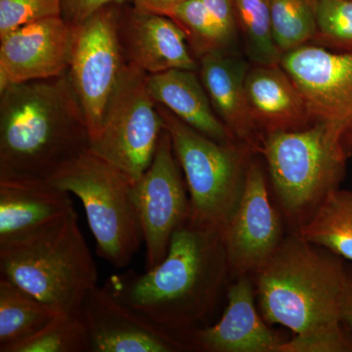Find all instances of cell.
<instances>
[{"instance_id": "4dcf8cb0", "label": "cell", "mask_w": 352, "mask_h": 352, "mask_svg": "<svg viewBox=\"0 0 352 352\" xmlns=\"http://www.w3.org/2000/svg\"><path fill=\"white\" fill-rule=\"evenodd\" d=\"M210 12L212 14L220 29L233 44L237 39L239 27L236 17L233 0H203Z\"/></svg>"}, {"instance_id": "7c38bea8", "label": "cell", "mask_w": 352, "mask_h": 352, "mask_svg": "<svg viewBox=\"0 0 352 352\" xmlns=\"http://www.w3.org/2000/svg\"><path fill=\"white\" fill-rule=\"evenodd\" d=\"M267 184L263 166L252 157L239 205L221 233L229 271L235 276L254 274L285 238Z\"/></svg>"}, {"instance_id": "8fae6325", "label": "cell", "mask_w": 352, "mask_h": 352, "mask_svg": "<svg viewBox=\"0 0 352 352\" xmlns=\"http://www.w3.org/2000/svg\"><path fill=\"white\" fill-rule=\"evenodd\" d=\"M280 65L302 95L312 122L337 127L347 152L352 136V52L305 44L284 53Z\"/></svg>"}, {"instance_id": "3957f363", "label": "cell", "mask_w": 352, "mask_h": 352, "mask_svg": "<svg viewBox=\"0 0 352 352\" xmlns=\"http://www.w3.org/2000/svg\"><path fill=\"white\" fill-rule=\"evenodd\" d=\"M344 261L296 231L285 236L254 274L264 320L284 326L294 335L342 323Z\"/></svg>"}, {"instance_id": "d6a6232c", "label": "cell", "mask_w": 352, "mask_h": 352, "mask_svg": "<svg viewBox=\"0 0 352 352\" xmlns=\"http://www.w3.org/2000/svg\"><path fill=\"white\" fill-rule=\"evenodd\" d=\"M342 319L344 324L351 329L352 333V266H347L346 268V278L342 300Z\"/></svg>"}, {"instance_id": "d6986e66", "label": "cell", "mask_w": 352, "mask_h": 352, "mask_svg": "<svg viewBox=\"0 0 352 352\" xmlns=\"http://www.w3.org/2000/svg\"><path fill=\"white\" fill-rule=\"evenodd\" d=\"M245 87L250 113L263 138L314 124L302 95L281 65H252Z\"/></svg>"}, {"instance_id": "277c9868", "label": "cell", "mask_w": 352, "mask_h": 352, "mask_svg": "<svg viewBox=\"0 0 352 352\" xmlns=\"http://www.w3.org/2000/svg\"><path fill=\"white\" fill-rule=\"evenodd\" d=\"M0 277L59 314H80L98 271L76 210L31 237L0 244Z\"/></svg>"}, {"instance_id": "f1b7e54d", "label": "cell", "mask_w": 352, "mask_h": 352, "mask_svg": "<svg viewBox=\"0 0 352 352\" xmlns=\"http://www.w3.org/2000/svg\"><path fill=\"white\" fill-rule=\"evenodd\" d=\"M61 16L60 0H0V36L20 25Z\"/></svg>"}, {"instance_id": "5b68a950", "label": "cell", "mask_w": 352, "mask_h": 352, "mask_svg": "<svg viewBox=\"0 0 352 352\" xmlns=\"http://www.w3.org/2000/svg\"><path fill=\"white\" fill-rule=\"evenodd\" d=\"M261 153L280 207L298 227L339 188L349 156L342 132L322 122L265 134Z\"/></svg>"}, {"instance_id": "8992f818", "label": "cell", "mask_w": 352, "mask_h": 352, "mask_svg": "<svg viewBox=\"0 0 352 352\" xmlns=\"http://www.w3.org/2000/svg\"><path fill=\"white\" fill-rule=\"evenodd\" d=\"M157 108L170 134L190 199V219L223 232L244 191L256 151L234 140L219 142L185 124L168 109Z\"/></svg>"}, {"instance_id": "836d02e7", "label": "cell", "mask_w": 352, "mask_h": 352, "mask_svg": "<svg viewBox=\"0 0 352 352\" xmlns=\"http://www.w3.org/2000/svg\"><path fill=\"white\" fill-rule=\"evenodd\" d=\"M351 151H352V136L351 140H349V145H347V152H349V154Z\"/></svg>"}, {"instance_id": "ba28073f", "label": "cell", "mask_w": 352, "mask_h": 352, "mask_svg": "<svg viewBox=\"0 0 352 352\" xmlns=\"http://www.w3.org/2000/svg\"><path fill=\"white\" fill-rule=\"evenodd\" d=\"M147 74L126 64L90 149L134 182L154 159L164 122L147 87Z\"/></svg>"}, {"instance_id": "cb8c5ba5", "label": "cell", "mask_w": 352, "mask_h": 352, "mask_svg": "<svg viewBox=\"0 0 352 352\" xmlns=\"http://www.w3.org/2000/svg\"><path fill=\"white\" fill-rule=\"evenodd\" d=\"M168 17L186 34L190 50L197 60L219 50H233L229 41L203 0H186L173 9Z\"/></svg>"}, {"instance_id": "f546056e", "label": "cell", "mask_w": 352, "mask_h": 352, "mask_svg": "<svg viewBox=\"0 0 352 352\" xmlns=\"http://www.w3.org/2000/svg\"><path fill=\"white\" fill-rule=\"evenodd\" d=\"M61 17L68 24L76 25L85 22L103 7L110 4L131 3V0H60Z\"/></svg>"}, {"instance_id": "1f68e13d", "label": "cell", "mask_w": 352, "mask_h": 352, "mask_svg": "<svg viewBox=\"0 0 352 352\" xmlns=\"http://www.w3.org/2000/svg\"><path fill=\"white\" fill-rule=\"evenodd\" d=\"M184 1L186 0H131V3L140 10L168 16Z\"/></svg>"}, {"instance_id": "4fadbf2b", "label": "cell", "mask_w": 352, "mask_h": 352, "mask_svg": "<svg viewBox=\"0 0 352 352\" xmlns=\"http://www.w3.org/2000/svg\"><path fill=\"white\" fill-rule=\"evenodd\" d=\"M80 315L87 329L90 352H178L187 351L182 336L157 325L129 307L105 287H95Z\"/></svg>"}, {"instance_id": "9a60e30c", "label": "cell", "mask_w": 352, "mask_h": 352, "mask_svg": "<svg viewBox=\"0 0 352 352\" xmlns=\"http://www.w3.org/2000/svg\"><path fill=\"white\" fill-rule=\"evenodd\" d=\"M119 36L126 63L147 75L173 69L198 71L186 34L168 16L122 4Z\"/></svg>"}, {"instance_id": "d4e9b609", "label": "cell", "mask_w": 352, "mask_h": 352, "mask_svg": "<svg viewBox=\"0 0 352 352\" xmlns=\"http://www.w3.org/2000/svg\"><path fill=\"white\" fill-rule=\"evenodd\" d=\"M273 36L282 53L314 41L316 20L310 0H270Z\"/></svg>"}, {"instance_id": "7a4b0ae2", "label": "cell", "mask_w": 352, "mask_h": 352, "mask_svg": "<svg viewBox=\"0 0 352 352\" xmlns=\"http://www.w3.org/2000/svg\"><path fill=\"white\" fill-rule=\"evenodd\" d=\"M90 143L69 73L0 91V179L48 180Z\"/></svg>"}, {"instance_id": "ffe728a7", "label": "cell", "mask_w": 352, "mask_h": 352, "mask_svg": "<svg viewBox=\"0 0 352 352\" xmlns=\"http://www.w3.org/2000/svg\"><path fill=\"white\" fill-rule=\"evenodd\" d=\"M147 87L153 100L196 131L219 142L236 140L214 112L198 71L173 69L148 75Z\"/></svg>"}, {"instance_id": "83f0119b", "label": "cell", "mask_w": 352, "mask_h": 352, "mask_svg": "<svg viewBox=\"0 0 352 352\" xmlns=\"http://www.w3.org/2000/svg\"><path fill=\"white\" fill-rule=\"evenodd\" d=\"M342 324L294 335L293 339L284 340L278 352H352V340Z\"/></svg>"}, {"instance_id": "603a6c76", "label": "cell", "mask_w": 352, "mask_h": 352, "mask_svg": "<svg viewBox=\"0 0 352 352\" xmlns=\"http://www.w3.org/2000/svg\"><path fill=\"white\" fill-rule=\"evenodd\" d=\"M245 55L252 65H279L283 53L273 36L270 0H233Z\"/></svg>"}, {"instance_id": "4316f807", "label": "cell", "mask_w": 352, "mask_h": 352, "mask_svg": "<svg viewBox=\"0 0 352 352\" xmlns=\"http://www.w3.org/2000/svg\"><path fill=\"white\" fill-rule=\"evenodd\" d=\"M316 20L314 41L352 52V0H310Z\"/></svg>"}, {"instance_id": "ac0fdd59", "label": "cell", "mask_w": 352, "mask_h": 352, "mask_svg": "<svg viewBox=\"0 0 352 352\" xmlns=\"http://www.w3.org/2000/svg\"><path fill=\"white\" fill-rule=\"evenodd\" d=\"M69 192L43 179H0V244L41 232L74 208Z\"/></svg>"}, {"instance_id": "7402d4cb", "label": "cell", "mask_w": 352, "mask_h": 352, "mask_svg": "<svg viewBox=\"0 0 352 352\" xmlns=\"http://www.w3.org/2000/svg\"><path fill=\"white\" fill-rule=\"evenodd\" d=\"M303 239L352 263V191L335 189L296 229Z\"/></svg>"}, {"instance_id": "2e32d148", "label": "cell", "mask_w": 352, "mask_h": 352, "mask_svg": "<svg viewBox=\"0 0 352 352\" xmlns=\"http://www.w3.org/2000/svg\"><path fill=\"white\" fill-rule=\"evenodd\" d=\"M228 303L217 324L182 333L189 349L205 352H278L284 340L271 330L256 307L250 275L237 277L227 293Z\"/></svg>"}, {"instance_id": "e0dca14e", "label": "cell", "mask_w": 352, "mask_h": 352, "mask_svg": "<svg viewBox=\"0 0 352 352\" xmlns=\"http://www.w3.org/2000/svg\"><path fill=\"white\" fill-rule=\"evenodd\" d=\"M198 62L199 76L217 117L236 140L261 153L263 135L252 119L245 95L251 65L234 50L208 53Z\"/></svg>"}, {"instance_id": "30bf717a", "label": "cell", "mask_w": 352, "mask_h": 352, "mask_svg": "<svg viewBox=\"0 0 352 352\" xmlns=\"http://www.w3.org/2000/svg\"><path fill=\"white\" fill-rule=\"evenodd\" d=\"M135 196L146 270H150L166 258L173 233L190 219L191 212L186 182L166 127L151 164L135 183Z\"/></svg>"}, {"instance_id": "44dd1931", "label": "cell", "mask_w": 352, "mask_h": 352, "mask_svg": "<svg viewBox=\"0 0 352 352\" xmlns=\"http://www.w3.org/2000/svg\"><path fill=\"white\" fill-rule=\"evenodd\" d=\"M59 315L17 285L0 277V352L12 351Z\"/></svg>"}, {"instance_id": "5bb4252c", "label": "cell", "mask_w": 352, "mask_h": 352, "mask_svg": "<svg viewBox=\"0 0 352 352\" xmlns=\"http://www.w3.org/2000/svg\"><path fill=\"white\" fill-rule=\"evenodd\" d=\"M74 25L61 17L43 18L0 36V91L16 83L68 73Z\"/></svg>"}, {"instance_id": "6da1fadb", "label": "cell", "mask_w": 352, "mask_h": 352, "mask_svg": "<svg viewBox=\"0 0 352 352\" xmlns=\"http://www.w3.org/2000/svg\"><path fill=\"white\" fill-rule=\"evenodd\" d=\"M229 271L220 231L188 219L176 229L166 258L145 273L113 275L105 288L120 302L182 336L214 309Z\"/></svg>"}, {"instance_id": "52a82bcc", "label": "cell", "mask_w": 352, "mask_h": 352, "mask_svg": "<svg viewBox=\"0 0 352 352\" xmlns=\"http://www.w3.org/2000/svg\"><path fill=\"white\" fill-rule=\"evenodd\" d=\"M48 182L82 201L98 256L113 267H126L143 242L136 182L90 148Z\"/></svg>"}, {"instance_id": "484cf974", "label": "cell", "mask_w": 352, "mask_h": 352, "mask_svg": "<svg viewBox=\"0 0 352 352\" xmlns=\"http://www.w3.org/2000/svg\"><path fill=\"white\" fill-rule=\"evenodd\" d=\"M89 337L80 314H61L50 326L11 352H90Z\"/></svg>"}, {"instance_id": "9c48e42d", "label": "cell", "mask_w": 352, "mask_h": 352, "mask_svg": "<svg viewBox=\"0 0 352 352\" xmlns=\"http://www.w3.org/2000/svg\"><path fill=\"white\" fill-rule=\"evenodd\" d=\"M120 6L103 7L74 25L68 73L91 140L100 129L108 102L126 64L119 36Z\"/></svg>"}]
</instances>
